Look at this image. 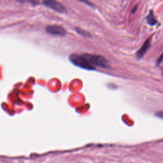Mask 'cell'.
I'll list each match as a JSON object with an SVG mask.
<instances>
[{
    "label": "cell",
    "instance_id": "1",
    "mask_svg": "<svg viewBox=\"0 0 163 163\" xmlns=\"http://www.w3.org/2000/svg\"><path fill=\"white\" fill-rule=\"evenodd\" d=\"M87 58L89 62L94 67L98 66L103 68H109V62L104 58V57L99 55L91 54H83Z\"/></svg>",
    "mask_w": 163,
    "mask_h": 163
},
{
    "label": "cell",
    "instance_id": "2",
    "mask_svg": "<svg viewBox=\"0 0 163 163\" xmlns=\"http://www.w3.org/2000/svg\"><path fill=\"white\" fill-rule=\"evenodd\" d=\"M70 60L75 65L80 67L82 68L89 70H92L95 69L94 67L89 62L83 54L81 55L73 54L70 55Z\"/></svg>",
    "mask_w": 163,
    "mask_h": 163
},
{
    "label": "cell",
    "instance_id": "3",
    "mask_svg": "<svg viewBox=\"0 0 163 163\" xmlns=\"http://www.w3.org/2000/svg\"><path fill=\"white\" fill-rule=\"evenodd\" d=\"M43 3L47 7L53 10L59 12V13H66V8L59 2L55 1V0H43Z\"/></svg>",
    "mask_w": 163,
    "mask_h": 163
},
{
    "label": "cell",
    "instance_id": "4",
    "mask_svg": "<svg viewBox=\"0 0 163 163\" xmlns=\"http://www.w3.org/2000/svg\"><path fill=\"white\" fill-rule=\"evenodd\" d=\"M47 33L52 35L64 36L66 35V31L65 29L60 26L52 25L46 27Z\"/></svg>",
    "mask_w": 163,
    "mask_h": 163
},
{
    "label": "cell",
    "instance_id": "5",
    "mask_svg": "<svg viewBox=\"0 0 163 163\" xmlns=\"http://www.w3.org/2000/svg\"><path fill=\"white\" fill-rule=\"evenodd\" d=\"M150 46V40L148 39L146 40V42L143 43L142 47H141V49L137 52V58H141L143 57V55H145V54L147 52L148 49H149V47Z\"/></svg>",
    "mask_w": 163,
    "mask_h": 163
},
{
    "label": "cell",
    "instance_id": "6",
    "mask_svg": "<svg viewBox=\"0 0 163 163\" xmlns=\"http://www.w3.org/2000/svg\"><path fill=\"white\" fill-rule=\"evenodd\" d=\"M147 23L150 26H154L157 23V21L156 19L154 13H153L152 11H150L149 15L147 17Z\"/></svg>",
    "mask_w": 163,
    "mask_h": 163
},
{
    "label": "cell",
    "instance_id": "7",
    "mask_svg": "<svg viewBox=\"0 0 163 163\" xmlns=\"http://www.w3.org/2000/svg\"><path fill=\"white\" fill-rule=\"evenodd\" d=\"M75 30H76V31L77 32L79 35H82V36H84V37H90V36H90V34H89V33L86 32L85 31L82 30V29H80V28L76 27V28L75 29Z\"/></svg>",
    "mask_w": 163,
    "mask_h": 163
},
{
    "label": "cell",
    "instance_id": "8",
    "mask_svg": "<svg viewBox=\"0 0 163 163\" xmlns=\"http://www.w3.org/2000/svg\"><path fill=\"white\" fill-rule=\"evenodd\" d=\"M19 2H28L32 3L33 5H38L39 4V2L38 0H17Z\"/></svg>",
    "mask_w": 163,
    "mask_h": 163
},
{
    "label": "cell",
    "instance_id": "9",
    "mask_svg": "<svg viewBox=\"0 0 163 163\" xmlns=\"http://www.w3.org/2000/svg\"><path fill=\"white\" fill-rule=\"evenodd\" d=\"M156 116L157 117L163 119V111L157 112V113H156Z\"/></svg>",
    "mask_w": 163,
    "mask_h": 163
},
{
    "label": "cell",
    "instance_id": "10",
    "mask_svg": "<svg viewBox=\"0 0 163 163\" xmlns=\"http://www.w3.org/2000/svg\"><path fill=\"white\" fill-rule=\"evenodd\" d=\"M162 61H163V52H162V54L159 56V58L157 59V65L160 64L161 63Z\"/></svg>",
    "mask_w": 163,
    "mask_h": 163
},
{
    "label": "cell",
    "instance_id": "11",
    "mask_svg": "<svg viewBox=\"0 0 163 163\" xmlns=\"http://www.w3.org/2000/svg\"><path fill=\"white\" fill-rule=\"evenodd\" d=\"M162 75H163V71H162Z\"/></svg>",
    "mask_w": 163,
    "mask_h": 163
}]
</instances>
